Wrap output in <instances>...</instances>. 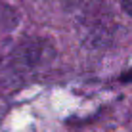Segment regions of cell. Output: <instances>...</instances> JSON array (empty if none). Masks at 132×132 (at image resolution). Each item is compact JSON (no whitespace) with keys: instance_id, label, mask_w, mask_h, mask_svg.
I'll use <instances>...</instances> for the list:
<instances>
[{"instance_id":"6da1fadb","label":"cell","mask_w":132,"mask_h":132,"mask_svg":"<svg viewBox=\"0 0 132 132\" xmlns=\"http://www.w3.org/2000/svg\"><path fill=\"white\" fill-rule=\"evenodd\" d=\"M121 4H122V10L128 15H132V0H121Z\"/></svg>"}]
</instances>
